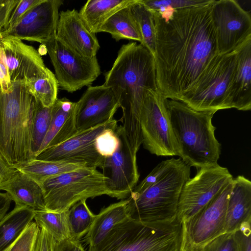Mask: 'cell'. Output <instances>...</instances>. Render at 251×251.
Listing matches in <instances>:
<instances>
[{
	"mask_svg": "<svg viewBox=\"0 0 251 251\" xmlns=\"http://www.w3.org/2000/svg\"><path fill=\"white\" fill-rule=\"evenodd\" d=\"M198 6L152 13L157 84L166 99L180 100L218 54L211 8Z\"/></svg>",
	"mask_w": 251,
	"mask_h": 251,
	"instance_id": "cell-1",
	"label": "cell"
},
{
	"mask_svg": "<svg viewBox=\"0 0 251 251\" xmlns=\"http://www.w3.org/2000/svg\"><path fill=\"white\" fill-rule=\"evenodd\" d=\"M103 85L111 89L122 110L120 119L132 152L142 144L140 115L146 92L158 89L155 59L141 44L129 42L119 50Z\"/></svg>",
	"mask_w": 251,
	"mask_h": 251,
	"instance_id": "cell-2",
	"label": "cell"
},
{
	"mask_svg": "<svg viewBox=\"0 0 251 251\" xmlns=\"http://www.w3.org/2000/svg\"><path fill=\"white\" fill-rule=\"evenodd\" d=\"M165 104L182 160L197 170L217 164L221 145L212 123L215 112L196 110L181 101L168 99Z\"/></svg>",
	"mask_w": 251,
	"mask_h": 251,
	"instance_id": "cell-3",
	"label": "cell"
},
{
	"mask_svg": "<svg viewBox=\"0 0 251 251\" xmlns=\"http://www.w3.org/2000/svg\"><path fill=\"white\" fill-rule=\"evenodd\" d=\"M12 84L10 93L0 88V154L16 169L35 159L31 149L35 99L25 80Z\"/></svg>",
	"mask_w": 251,
	"mask_h": 251,
	"instance_id": "cell-4",
	"label": "cell"
},
{
	"mask_svg": "<svg viewBox=\"0 0 251 251\" xmlns=\"http://www.w3.org/2000/svg\"><path fill=\"white\" fill-rule=\"evenodd\" d=\"M191 167L180 158H173L168 170L153 184L126 199L129 219L143 223L172 222L176 220L181 189L190 177Z\"/></svg>",
	"mask_w": 251,
	"mask_h": 251,
	"instance_id": "cell-5",
	"label": "cell"
},
{
	"mask_svg": "<svg viewBox=\"0 0 251 251\" xmlns=\"http://www.w3.org/2000/svg\"><path fill=\"white\" fill-rule=\"evenodd\" d=\"M181 223H143L129 218L113 227L88 251H180Z\"/></svg>",
	"mask_w": 251,
	"mask_h": 251,
	"instance_id": "cell-6",
	"label": "cell"
},
{
	"mask_svg": "<svg viewBox=\"0 0 251 251\" xmlns=\"http://www.w3.org/2000/svg\"><path fill=\"white\" fill-rule=\"evenodd\" d=\"M237 49L217 55L203 71L193 87L180 100L198 111L232 108L230 89L233 77Z\"/></svg>",
	"mask_w": 251,
	"mask_h": 251,
	"instance_id": "cell-7",
	"label": "cell"
},
{
	"mask_svg": "<svg viewBox=\"0 0 251 251\" xmlns=\"http://www.w3.org/2000/svg\"><path fill=\"white\" fill-rule=\"evenodd\" d=\"M47 210H68L77 202L104 195L109 196L105 177L97 168L83 167L46 178L39 184Z\"/></svg>",
	"mask_w": 251,
	"mask_h": 251,
	"instance_id": "cell-8",
	"label": "cell"
},
{
	"mask_svg": "<svg viewBox=\"0 0 251 251\" xmlns=\"http://www.w3.org/2000/svg\"><path fill=\"white\" fill-rule=\"evenodd\" d=\"M233 184V178L201 209L181 223L180 251H199L226 233V207Z\"/></svg>",
	"mask_w": 251,
	"mask_h": 251,
	"instance_id": "cell-9",
	"label": "cell"
},
{
	"mask_svg": "<svg viewBox=\"0 0 251 251\" xmlns=\"http://www.w3.org/2000/svg\"><path fill=\"white\" fill-rule=\"evenodd\" d=\"M166 99L158 88L146 92L140 120L142 144L157 156H179L165 104Z\"/></svg>",
	"mask_w": 251,
	"mask_h": 251,
	"instance_id": "cell-10",
	"label": "cell"
},
{
	"mask_svg": "<svg viewBox=\"0 0 251 251\" xmlns=\"http://www.w3.org/2000/svg\"><path fill=\"white\" fill-rule=\"evenodd\" d=\"M55 71L58 85L69 92L90 86L101 73L97 56L81 55L58 40L56 37L44 43Z\"/></svg>",
	"mask_w": 251,
	"mask_h": 251,
	"instance_id": "cell-11",
	"label": "cell"
},
{
	"mask_svg": "<svg viewBox=\"0 0 251 251\" xmlns=\"http://www.w3.org/2000/svg\"><path fill=\"white\" fill-rule=\"evenodd\" d=\"M233 176L219 164L197 170L183 185L179 198L176 220L180 223L192 217L206 205Z\"/></svg>",
	"mask_w": 251,
	"mask_h": 251,
	"instance_id": "cell-12",
	"label": "cell"
},
{
	"mask_svg": "<svg viewBox=\"0 0 251 251\" xmlns=\"http://www.w3.org/2000/svg\"><path fill=\"white\" fill-rule=\"evenodd\" d=\"M211 16L215 29L218 54L235 50L251 37V17L236 0H214Z\"/></svg>",
	"mask_w": 251,
	"mask_h": 251,
	"instance_id": "cell-13",
	"label": "cell"
},
{
	"mask_svg": "<svg viewBox=\"0 0 251 251\" xmlns=\"http://www.w3.org/2000/svg\"><path fill=\"white\" fill-rule=\"evenodd\" d=\"M119 139L117 151L105 157L100 168L105 177L110 197L125 200L136 186L139 178L136 154L130 149L122 126L115 130Z\"/></svg>",
	"mask_w": 251,
	"mask_h": 251,
	"instance_id": "cell-14",
	"label": "cell"
},
{
	"mask_svg": "<svg viewBox=\"0 0 251 251\" xmlns=\"http://www.w3.org/2000/svg\"><path fill=\"white\" fill-rule=\"evenodd\" d=\"M114 119L96 126L79 131L64 142L46 148L35 159L44 161H70L85 163L87 167L100 168L104 157L97 151L96 137L104 130L116 128Z\"/></svg>",
	"mask_w": 251,
	"mask_h": 251,
	"instance_id": "cell-15",
	"label": "cell"
},
{
	"mask_svg": "<svg viewBox=\"0 0 251 251\" xmlns=\"http://www.w3.org/2000/svg\"><path fill=\"white\" fill-rule=\"evenodd\" d=\"M61 0H42L30 9L11 29L1 33L2 37H12L43 45L56 37L59 9Z\"/></svg>",
	"mask_w": 251,
	"mask_h": 251,
	"instance_id": "cell-16",
	"label": "cell"
},
{
	"mask_svg": "<svg viewBox=\"0 0 251 251\" xmlns=\"http://www.w3.org/2000/svg\"><path fill=\"white\" fill-rule=\"evenodd\" d=\"M119 102L109 87L103 84L89 86L75 102V117L77 131H81L113 119Z\"/></svg>",
	"mask_w": 251,
	"mask_h": 251,
	"instance_id": "cell-17",
	"label": "cell"
},
{
	"mask_svg": "<svg viewBox=\"0 0 251 251\" xmlns=\"http://www.w3.org/2000/svg\"><path fill=\"white\" fill-rule=\"evenodd\" d=\"M10 79L26 80L46 75L49 70L40 53L32 46L12 37H1Z\"/></svg>",
	"mask_w": 251,
	"mask_h": 251,
	"instance_id": "cell-18",
	"label": "cell"
},
{
	"mask_svg": "<svg viewBox=\"0 0 251 251\" xmlns=\"http://www.w3.org/2000/svg\"><path fill=\"white\" fill-rule=\"evenodd\" d=\"M56 37L75 52L89 58L96 56L100 48L96 34L88 29L75 9L59 13Z\"/></svg>",
	"mask_w": 251,
	"mask_h": 251,
	"instance_id": "cell-19",
	"label": "cell"
},
{
	"mask_svg": "<svg viewBox=\"0 0 251 251\" xmlns=\"http://www.w3.org/2000/svg\"><path fill=\"white\" fill-rule=\"evenodd\" d=\"M232 108L251 109V37L237 49L234 74L230 89Z\"/></svg>",
	"mask_w": 251,
	"mask_h": 251,
	"instance_id": "cell-20",
	"label": "cell"
},
{
	"mask_svg": "<svg viewBox=\"0 0 251 251\" xmlns=\"http://www.w3.org/2000/svg\"><path fill=\"white\" fill-rule=\"evenodd\" d=\"M75 105V102L66 98L57 99L52 106L50 127L38 154L46 148L59 145L77 133Z\"/></svg>",
	"mask_w": 251,
	"mask_h": 251,
	"instance_id": "cell-21",
	"label": "cell"
},
{
	"mask_svg": "<svg viewBox=\"0 0 251 251\" xmlns=\"http://www.w3.org/2000/svg\"><path fill=\"white\" fill-rule=\"evenodd\" d=\"M251 222V182L243 176L233 178L228 201L226 233H233L245 223Z\"/></svg>",
	"mask_w": 251,
	"mask_h": 251,
	"instance_id": "cell-22",
	"label": "cell"
},
{
	"mask_svg": "<svg viewBox=\"0 0 251 251\" xmlns=\"http://www.w3.org/2000/svg\"><path fill=\"white\" fill-rule=\"evenodd\" d=\"M15 203V206H27L34 211L46 210L42 189L26 174L16 169L14 175L0 184Z\"/></svg>",
	"mask_w": 251,
	"mask_h": 251,
	"instance_id": "cell-23",
	"label": "cell"
},
{
	"mask_svg": "<svg viewBox=\"0 0 251 251\" xmlns=\"http://www.w3.org/2000/svg\"><path fill=\"white\" fill-rule=\"evenodd\" d=\"M138 0H89L82 7L79 14L88 29L99 33L104 23L114 14L131 6Z\"/></svg>",
	"mask_w": 251,
	"mask_h": 251,
	"instance_id": "cell-24",
	"label": "cell"
},
{
	"mask_svg": "<svg viewBox=\"0 0 251 251\" xmlns=\"http://www.w3.org/2000/svg\"><path fill=\"white\" fill-rule=\"evenodd\" d=\"M127 202L126 199L122 200L102 208L84 237L85 243L89 246L97 244L114 226L129 218Z\"/></svg>",
	"mask_w": 251,
	"mask_h": 251,
	"instance_id": "cell-25",
	"label": "cell"
},
{
	"mask_svg": "<svg viewBox=\"0 0 251 251\" xmlns=\"http://www.w3.org/2000/svg\"><path fill=\"white\" fill-rule=\"evenodd\" d=\"M35 211L27 206H15L0 221V251H4L33 221Z\"/></svg>",
	"mask_w": 251,
	"mask_h": 251,
	"instance_id": "cell-26",
	"label": "cell"
},
{
	"mask_svg": "<svg viewBox=\"0 0 251 251\" xmlns=\"http://www.w3.org/2000/svg\"><path fill=\"white\" fill-rule=\"evenodd\" d=\"M131 6L125 7L111 16L101 27L99 32H107L118 41L122 39L142 43V37L134 18Z\"/></svg>",
	"mask_w": 251,
	"mask_h": 251,
	"instance_id": "cell-27",
	"label": "cell"
},
{
	"mask_svg": "<svg viewBox=\"0 0 251 251\" xmlns=\"http://www.w3.org/2000/svg\"><path fill=\"white\" fill-rule=\"evenodd\" d=\"M83 167V162L70 161H44L34 159L18 167L20 171L39 184L46 178Z\"/></svg>",
	"mask_w": 251,
	"mask_h": 251,
	"instance_id": "cell-28",
	"label": "cell"
},
{
	"mask_svg": "<svg viewBox=\"0 0 251 251\" xmlns=\"http://www.w3.org/2000/svg\"><path fill=\"white\" fill-rule=\"evenodd\" d=\"M68 211H35L34 219L39 227L45 229L55 241L71 239Z\"/></svg>",
	"mask_w": 251,
	"mask_h": 251,
	"instance_id": "cell-29",
	"label": "cell"
},
{
	"mask_svg": "<svg viewBox=\"0 0 251 251\" xmlns=\"http://www.w3.org/2000/svg\"><path fill=\"white\" fill-rule=\"evenodd\" d=\"M25 81L29 92L43 106L50 107L54 104L57 99L59 85L50 70L43 76Z\"/></svg>",
	"mask_w": 251,
	"mask_h": 251,
	"instance_id": "cell-30",
	"label": "cell"
},
{
	"mask_svg": "<svg viewBox=\"0 0 251 251\" xmlns=\"http://www.w3.org/2000/svg\"><path fill=\"white\" fill-rule=\"evenodd\" d=\"M86 200H81L68 211V220L71 239L80 241L90 230L96 215L87 205Z\"/></svg>",
	"mask_w": 251,
	"mask_h": 251,
	"instance_id": "cell-31",
	"label": "cell"
},
{
	"mask_svg": "<svg viewBox=\"0 0 251 251\" xmlns=\"http://www.w3.org/2000/svg\"><path fill=\"white\" fill-rule=\"evenodd\" d=\"M142 37L141 44L153 55L155 53L156 36L154 16L140 0L130 6Z\"/></svg>",
	"mask_w": 251,
	"mask_h": 251,
	"instance_id": "cell-32",
	"label": "cell"
},
{
	"mask_svg": "<svg viewBox=\"0 0 251 251\" xmlns=\"http://www.w3.org/2000/svg\"><path fill=\"white\" fill-rule=\"evenodd\" d=\"M52 106L44 107L35 100L31 134V149L35 158L39 153L50 127Z\"/></svg>",
	"mask_w": 251,
	"mask_h": 251,
	"instance_id": "cell-33",
	"label": "cell"
},
{
	"mask_svg": "<svg viewBox=\"0 0 251 251\" xmlns=\"http://www.w3.org/2000/svg\"><path fill=\"white\" fill-rule=\"evenodd\" d=\"M213 0H140L141 2L152 13L175 10L205 5Z\"/></svg>",
	"mask_w": 251,
	"mask_h": 251,
	"instance_id": "cell-34",
	"label": "cell"
},
{
	"mask_svg": "<svg viewBox=\"0 0 251 251\" xmlns=\"http://www.w3.org/2000/svg\"><path fill=\"white\" fill-rule=\"evenodd\" d=\"M40 228L31 222L12 244L8 251H36Z\"/></svg>",
	"mask_w": 251,
	"mask_h": 251,
	"instance_id": "cell-35",
	"label": "cell"
},
{
	"mask_svg": "<svg viewBox=\"0 0 251 251\" xmlns=\"http://www.w3.org/2000/svg\"><path fill=\"white\" fill-rule=\"evenodd\" d=\"M116 128H109L99 135L95 139V147L98 152L103 157L111 156L117 151L119 139Z\"/></svg>",
	"mask_w": 251,
	"mask_h": 251,
	"instance_id": "cell-36",
	"label": "cell"
},
{
	"mask_svg": "<svg viewBox=\"0 0 251 251\" xmlns=\"http://www.w3.org/2000/svg\"><path fill=\"white\" fill-rule=\"evenodd\" d=\"M199 251H239L233 233H225L216 237Z\"/></svg>",
	"mask_w": 251,
	"mask_h": 251,
	"instance_id": "cell-37",
	"label": "cell"
},
{
	"mask_svg": "<svg viewBox=\"0 0 251 251\" xmlns=\"http://www.w3.org/2000/svg\"><path fill=\"white\" fill-rule=\"evenodd\" d=\"M41 0H18L11 12L2 32L9 30L13 28L30 9L40 3Z\"/></svg>",
	"mask_w": 251,
	"mask_h": 251,
	"instance_id": "cell-38",
	"label": "cell"
},
{
	"mask_svg": "<svg viewBox=\"0 0 251 251\" xmlns=\"http://www.w3.org/2000/svg\"><path fill=\"white\" fill-rule=\"evenodd\" d=\"M173 158L162 161L132 190V192L140 194L155 183L168 170L172 163Z\"/></svg>",
	"mask_w": 251,
	"mask_h": 251,
	"instance_id": "cell-39",
	"label": "cell"
},
{
	"mask_svg": "<svg viewBox=\"0 0 251 251\" xmlns=\"http://www.w3.org/2000/svg\"><path fill=\"white\" fill-rule=\"evenodd\" d=\"M233 236L239 251H251V222L244 224Z\"/></svg>",
	"mask_w": 251,
	"mask_h": 251,
	"instance_id": "cell-40",
	"label": "cell"
},
{
	"mask_svg": "<svg viewBox=\"0 0 251 251\" xmlns=\"http://www.w3.org/2000/svg\"><path fill=\"white\" fill-rule=\"evenodd\" d=\"M0 88L4 93L12 90V84L10 79L8 69L3 49L0 42Z\"/></svg>",
	"mask_w": 251,
	"mask_h": 251,
	"instance_id": "cell-41",
	"label": "cell"
},
{
	"mask_svg": "<svg viewBox=\"0 0 251 251\" xmlns=\"http://www.w3.org/2000/svg\"><path fill=\"white\" fill-rule=\"evenodd\" d=\"M52 251H85V250L80 241L67 239L59 241L54 239Z\"/></svg>",
	"mask_w": 251,
	"mask_h": 251,
	"instance_id": "cell-42",
	"label": "cell"
},
{
	"mask_svg": "<svg viewBox=\"0 0 251 251\" xmlns=\"http://www.w3.org/2000/svg\"><path fill=\"white\" fill-rule=\"evenodd\" d=\"M18 0H0V34Z\"/></svg>",
	"mask_w": 251,
	"mask_h": 251,
	"instance_id": "cell-43",
	"label": "cell"
},
{
	"mask_svg": "<svg viewBox=\"0 0 251 251\" xmlns=\"http://www.w3.org/2000/svg\"><path fill=\"white\" fill-rule=\"evenodd\" d=\"M53 237L44 228H40L36 251H52Z\"/></svg>",
	"mask_w": 251,
	"mask_h": 251,
	"instance_id": "cell-44",
	"label": "cell"
},
{
	"mask_svg": "<svg viewBox=\"0 0 251 251\" xmlns=\"http://www.w3.org/2000/svg\"><path fill=\"white\" fill-rule=\"evenodd\" d=\"M16 169L9 165L0 154V178L2 181L9 179Z\"/></svg>",
	"mask_w": 251,
	"mask_h": 251,
	"instance_id": "cell-45",
	"label": "cell"
},
{
	"mask_svg": "<svg viewBox=\"0 0 251 251\" xmlns=\"http://www.w3.org/2000/svg\"><path fill=\"white\" fill-rule=\"evenodd\" d=\"M12 200L6 193L0 192V221L7 214Z\"/></svg>",
	"mask_w": 251,
	"mask_h": 251,
	"instance_id": "cell-46",
	"label": "cell"
},
{
	"mask_svg": "<svg viewBox=\"0 0 251 251\" xmlns=\"http://www.w3.org/2000/svg\"><path fill=\"white\" fill-rule=\"evenodd\" d=\"M11 246H10L8 248H7V249L6 250H5L4 251H8Z\"/></svg>",
	"mask_w": 251,
	"mask_h": 251,
	"instance_id": "cell-47",
	"label": "cell"
},
{
	"mask_svg": "<svg viewBox=\"0 0 251 251\" xmlns=\"http://www.w3.org/2000/svg\"><path fill=\"white\" fill-rule=\"evenodd\" d=\"M2 182V181L1 180V179L0 178V183Z\"/></svg>",
	"mask_w": 251,
	"mask_h": 251,
	"instance_id": "cell-48",
	"label": "cell"
},
{
	"mask_svg": "<svg viewBox=\"0 0 251 251\" xmlns=\"http://www.w3.org/2000/svg\"><path fill=\"white\" fill-rule=\"evenodd\" d=\"M1 37V34H0V38Z\"/></svg>",
	"mask_w": 251,
	"mask_h": 251,
	"instance_id": "cell-49",
	"label": "cell"
}]
</instances>
